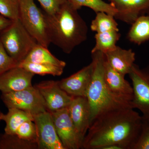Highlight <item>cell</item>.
<instances>
[{
	"mask_svg": "<svg viewBox=\"0 0 149 149\" xmlns=\"http://www.w3.org/2000/svg\"><path fill=\"white\" fill-rule=\"evenodd\" d=\"M67 1L52 15L45 13L51 43L70 54L88 38V27L85 20Z\"/></svg>",
	"mask_w": 149,
	"mask_h": 149,
	"instance_id": "cell-2",
	"label": "cell"
},
{
	"mask_svg": "<svg viewBox=\"0 0 149 149\" xmlns=\"http://www.w3.org/2000/svg\"><path fill=\"white\" fill-rule=\"evenodd\" d=\"M50 112L58 136L64 149L82 148L83 141L70 118L68 107Z\"/></svg>",
	"mask_w": 149,
	"mask_h": 149,
	"instance_id": "cell-8",
	"label": "cell"
},
{
	"mask_svg": "<svg viewBox=\"0 0 149 149\" xmlns=\"http://www.w3.org/2000/svg\"><path fill=\"white\" fill-rule=\"evenodd\" d=\"M23 61L40 63L52 65L65 68L66 63L60 60L52 54L47 48L38 43L31 50Z\"/></svg>",
	"mask_w": 149,
	"mask_h": 149,
	"instance_id": "cell-19",
	"label": "cell"
},
{
	"mask_svg": "<svg viewBox=\"0 0 149 149\" xmlns=\"http://www.w3.org/2000/svg\"><path fill=\"white\" fill-rule=\"evenodd\" d=\"M34 86L42 95L49 111L68 107L74 97L61 88L58 81H43Z\"/></svg>",
	"mask_w": 149,
	"mask_h": 149,
	"instance_id": "cell-10",
	"label": "cell"
},
{
	"mask_svg": "<svg viewBox=\"0 0 149 149\" xmlns=\"http://www.w3.org/2000/svg\"><path fill=\"white\" fill-rule=\"evenodd\" d=\"M102 149H123V148L120 146H117V145H111L106 146Z\"/></svg>",
	"mask_w": 149,
	"mask_h": 149,
	"instance_id": "cell-31",
	"label": "cell"
},
{
	"mask_svg": "<svg viewBox=\"0 0 149 149\" xmlns=\"http://www.w3.org/2000/svg\"><path fill=\"white\" fill-rule=\"evenodd\" d=\"M2 113L1 112V111H0V118H1V115ZM0 121H1V119H0Z\"/></svg>",
	"mask_w": 149,
	"mask_h": 149,
	"instance_id": "cell-32",
	"label": "cell"
},
{
	"mask_svg": "<svg viewBox=\"0 0 149 149\" xmlns=\"http://www.w3.org/2000/svg\"><path fill=\"white\" fill-rule=\"evenodd\" d=\"M18 66L23 68L35 74H51L53 76L61 75L65 68L52 65L40 64L24 61L19 63Z\"/></svg>",
	"mask_w": 149,
	"mask_h": 149,
	"instance_id": "cell-23",
	"label": "cell"
},
{
	"mask_svg": "<svg viewBox=\"0 0 149 149\" xmlns=\"http://www.w3.org/2000/svg\"><path fill=\"white\" fill-rule=\"evenodd\" d=\"M19 19L38 44L48 48L51 42L45 12L37 6L34 0H19Z\"/></svg>",
	"mask_w": 149,
	"mask_h": 149,
	"instance_id": "cell-5",
	"label": "cell"
},
{
	"mask_svg": "<svg viewBox=\"0 0 149 149\" xmlns=\"http://www.w3.org/2000/svg\"><path fill=\"white\" fill-rule=\"evenodd\" d=\"M132 149H149V120L142 118L141 132Z\"/></svg>",
	"mask_w": 149,
	"mask_h": 149,
	"instance_id": "cell-27",
	"label": "cell"
},
{
	"mask_svg": "<svg viewBox=\"0 0 149 149\" xmlns=\"http://www.w3.org/2000/svg\"><path fill=\"white\" fill-rule=\"evenodd\" d=\"M15 135L20 139L37 144V130L33 120H27L23 123L17 128Z\"/></svg>",
	"mask_w": 149,
	"mask_h": 149,
	"instance_id": "cell-26",
	"label": "cell"
},
{
	"mask_svg": "<svg viewBox=\"0 0 149 149\" xmlns=\"http://www.w3.org/2000/svg\"><path fill=\"white\" fill-rule=\"evenodd\" d=\"M1 98L8 108L17 109L33 116L48 111L43 97L35 86L16 92L2 93Z\"/></svg>",
	"mask_w": 149,
	"mask_h": 149,
	"instance_id": "cell-6",
	"label": "cell"
},
{
	"mask_svg": "<svg viewBox=\"0 0 149 149\" xmlns=\"http://www.w3.org/2000/svg\"><path fill=\"white\" fill-rule=\"evenodd\" d=\"M0 41L9 55L19 63L37 44L19 19L13 20L9 26L0 32Z\"/></svg>",
	"mask_w": 149,
	"mask_h": 149,
	"instance_id": "cell-4",
	"label": "cell"
},
{
	"mask_svg": "<svg viewBox=\"0 0 149 149\" xmlns=\"http://www.w3.org/2000/svg\"><path fill=\"white\" fill-rule=\"evenodd\" d=\"M95 62L92 60L90 64L69 77L58 81L62 90L73 97H86L91 84Z\"/></svg>",
	"mask_w": 149,
	"mask_h": 149,
	"instance_id": "cell-11",
	"label": "cell"
},
{
	"mask_svg": "<svg viewBox=\"0 0 149 149\" xmlns=\"http://www.w3.org/2000/svg\"><path fill=\"white\" fill-rule=\"evenodd\" d=\"M33 116L38 149H65L58 136L50 112L45 111Z\"/></svg>",
	"mask_w": 149,
	"mask_h": 149,
	"instance_id": "cell-9",
	"label": "cell"
},
{
	"mask_svg": "<svg viewBox=\"0 0 149 149\" xmlns=\"http://www.w3.org/2000/svg\"><path fill=\"white\" fill-rule=\"evenodd\" d=\"M43 11L48 15H52L59 10L68 0H37Z\"/></svg>",
	"mask_w": 149,
	"mask_h": 149,
	"instance_id": "cell-29",
	"label": "cell"
},
{
	"mask_svg": "<svg viewBox=\"0 0 149 149\" xmlns=\"http://www.w3.org/2000/svg\"><path fill=\"white\" fill-rule=\"evenodd\" d=\"M6 114L2 113L1 120L6 123L5 133L10 135H15L17 128L23 123L27 120L33 121V115L27 112L16 108L8 109Z\"/></svg>",
	"mask_w": 149,
	"mask_h": 149,
	"instance_id": "cell-18",
	"label": "cell"
},
{
	"mask_svg": "<svg viewBox=\"0 0 149 149\" xmlns=\"http://www.w3.org/2000/svg\"><path fill=\"white\" fill-rule=\"evenodd\" d=\"M127 38L131 42L140 45L149 40V14L139 17L131 24Z\"/></svg>",
	"mask_w": 149,
	"mask_h": 149,
	"instance_id": "cell-17",
	"label": "cell"
},
{
	"mask_svg": "<svg viewBox=\"0 0 149 149\" xmlns=\"http://www.w3.org/2000/svg\"><path fill=\"white\" fill-rule=\"evenodd\" d=\"M128 74L132 83L133 108L141 112L143 119L149 120V65L141 68L134 63Z\"/></svg>",
	"mask_w": 149,
	"mask_h": 149,
	"instance_id": "cell-7",
	"label": "cell"
},
{
	"mask_svg": "<svg viewBox=\"0 0 149 149\" xmlns=\"http://www.w3.org/2000/svg\"><path fill=\"white\" fill-rule=\"evenodd\" d=\"M68 2L77 10L82 7L91 9L95 12H104L115 16L117 13L114 6L104 0H68Z\"/></svg>",
	"mask_w": 149,
	"mask_h": 149,
	"instance_id": "cell-21",
	"label": "cell"
},
{
	"mask_svg": "<svg viewBox=\"0 0 149 149\" xmlns=\"http://www.w3.org/2000/svg\"><path fill=\"white\" fill-rule=\"evenodd\" d=\"M68 108L70 118L83 141L91 124V111L87 98L74 97Z\"/></svg>",
	"mask_w": 149,
	"mask_h": 149,
	"instance_id": "cell-14",
	"label": "cell"
},
{
	"mask_svg": "<svg viewBox=\"0 0 149 149\" xmlns=\"http://www.w3.org/2000/svg\"><path fill=\"white\" fill-rule=\"evenodd\" d=\"M19 0H0V14L12 20L19 18Z\"/></svg>",
	"mask_w": 149,
	"mask_h": 149,
	"instance_id": "cell-25",
	"label": "cell"
},
{
	"mask_svg": "<svg viewBox=\"0 0 149 149\" xmlns=\"http://www.w3.org/2000/svg\"><path fill=\"white\" fill-rule=\"evenodd\" d=\"M104 77L108 88L118 95L133 100L132 85L125 79V76L116 71L107 62L104 63Z\"/></svg>",
	"mask_w": 149,
	"mask_h": 149,
	"instance_id": "cell-16",
	"label": "cell"
},
{
	"mask_svg": "<svg viewBox=\"0 0 149 149\" xmlns=\"http://www.w3.org/2000/svg\"><path fill=\"white\" fill-rule=\"evenodd\" d=\"M92 56L95 67L86 97L91 111V124L96 118L106 112L125 108L134 109L133 100L116 95L107 85L104 77V54L97 52L92 53Z\"/></svg>",
	"mask_w": 149,
	"mask_h": 149,
	"instance_id": "cell-3",
	"label": "cell"
},
{
	"mask_svg": "<svg viewBox=\"0 0 149 149\" xmlns=\"http://www.w3.org/2000/svg\"><path fill=\"white\" fill-rule=\"evenodd\" d=\"M142 123V116L133 108L106 112L91 123L82 148L102 149L114 145L123 149H132L140 134Z\"/></svg>",
	"mask_w": 149,
	"mask_h": 149,
	"instance_id": "cell-1",
	"label": "cell"
},
{
	"mask_svg": "<svg viewBox=\"0 0 149 149\" xmlns=\"http://www.w3.org/2000/svg\"><path fill=\"white\" fill-rule=\"evenodd\" d=\"M35 75L21 67L13 68L0 76V91L2 93H10L32 87Z\"/></svg>",
	"mask_w": 149,
	"mask_h": 149,
	"instance_id": "cell-13",
	"label": "cell"
},
{
	"mask_svg": "<svg viewBox=\"0 0 149 149\" xmlns=\"http://www.w3.org/2000/svg\"><path fill=\"white\" fill-rule=\"evenodd\" d=\"M104 54L109 65L125 76L129 74L136 61V54L131 49H125L117 46L114 49Z\"/></svg>",
	"mask_w": 149,
	"mask_h": 149,
	"instance_id": "cell-15",
	"label": "cell"
},
{
	"mask_svg": "<svg viewBox=\"0 0 149 149\" xmlns=\"http://www.w3.org/2000/svg\"><path fill=\"white\" fill-rule=\"evenodd\" d=\"M19 63L9 55L0 41V76L10 70L18 66Z\"/></svg>",
	"mask_w": 149,
	"mask_h": 149,
	"instance_id": "cell-28",
	"label": "cell"
},
{
	"mask_svg": "<svg viewBox=\"0 0 149 149\" xmlns=\"http://www.w3.org/2000/svg\"><path fill=\"white\" fill-rule=\"evenodd\" d=\"M117 11L114 18L131 24L139 17L149 14V0H108Z\"/></svg>",
	"mask_w": 149,
	"mask_h": 149,
	"instance_id": "cell-12",
	"label": "cell"
},
{
	"mask_svg": "<svg viewBox=\"0 0 149 149\" xmlns=\"http://www.w3.org/2000/svg\"><path fill=\"white\" fill-rule=\"evenodd\" d=\"M120 37V34L118 31L96 33L95 36V45L92 49L91 53L100 52L105 54L113 50L117 46L116 44Z\"/></svg>",
	"mask_w": 149,
	"mask_h": 149,
	"instance_id": "cell-20",
	"label": "cell"
},
{
	"mask_svg": "<svg viewBox=\"0 0 149 149\" xmlns=\"http://www.w3.org/2000/svg\"><path fill=\"white\" fill-rule=\"evenodd\" d=\"M13 20L0 15V32L4 30L11 24Z\"/></svg>",
	"mask_w": 149,
	"mask_h": 149,
	"instance_id": "cell-30",
	"label": "cell"
},
{
	"mask_svg": "<svg viewBox=\"0 0 149 149\" xmlns=\"http://www.w3.org/2000/svg\"><path fill=\"white\" fill-rule=\"evenodd\" d=\"M38 149V145L33 142L20 139L16 135L5 133L0 137V149Z\"/></svg>",
	"mask_w": 149,
	"mask_h": 149,
	"instance_id": "cell-24",
	"label": "cell"
},
{
	"mask_svg": "<svg viewBox=\"0 0 149 149\" xmlns=\"http://www.w3.org/2000/svg\"><path fill=\"white\" fill-rule=\"evenodd\" d=\"M115 19L114 16L105 13H97L91 22V29L96 33L111 31L119 32L118 24Z\"/></svg>",
	"mask_w": 149,
	"mask_h": 149,
	"instance_id": "cell-22",
	"label": "cell"
}]
</instances>
